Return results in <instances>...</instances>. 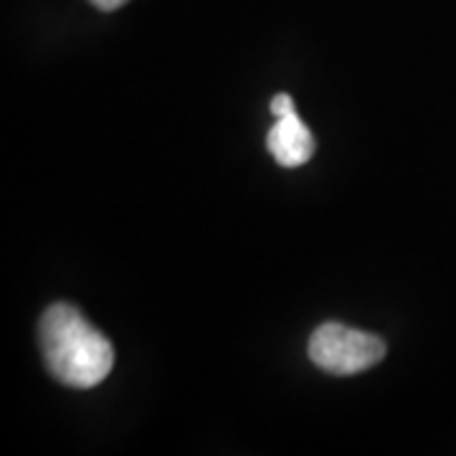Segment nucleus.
I'll list each match as a JSON object with an SVG mask.
<instances>
[{
    "mask_svg": "<svg viewBox=\"0 0 456 456\" xmlns=\"http://www.w3.org/2000/svg\"><path fill=\"white\" fill-rule=\"evenodd\" d=\"M38 342L46 370L64 386L92 388L112 373V342L66 302L51 305L41 314Z\"/></svg>",
    "mask_w": 456,
    "mask_h": 456,
    "instance_id": "obj_1",
    "label": "nucleus"
},
{
    "mask_svg": "<svg viewBox=\"0 0 456 456\" xmlns=\"http://www.w3.org/2000/svg\"><path fill=\"white\" fill-rule=\"evenodd\" d=\"M386 358V342L342 322H325L310 338V360L325 373L355 375Z\"/></svg>",
    "mask_w": 456,
    "mask_h": 456,
    "instance_id": "obj_2",
    "label": "nucleus"
},
{
    "mask_svg": "<svg viewBox=\"0 0 456 456\" xmlns=\"http://www.w3.org/2000/svg\"><path fill=\"white\" fill-rule=\"evenodd\" d=\"M266 147L279 165L299 167L314 155V137L310 127L299 119V114L292 112L277 117V122L266 134Z\"/></svg>",
    "mask_w": 456,
    "mask_h": 456,
    "instance_id": "obj_3",
    "label": "nucleus"
},
{
    "mask_svg": "<svg viewBox=\"0 0 456 456\" xmlns=\"http://www.w3.org/2000/svg\"><path fill=\"white\" fill-rule=\"evenodd\" d=\"M269 110H272L274 117H284V114L297 112V110H294V99L289 97V94H277V97L272 99Z\"/></svg>",
    "mask_w": 456,
    "mask_h": 456,
    "instance_id": "obj_4",
    "label": "nucleus"
},
{
    "mask_svg": "<svg viewBox=\"0 0 456 456\" xmlns=\"http://www.w3.org/2000/svg\"><path fill=\"white\" fill-rule=\"evenodd\" d=\"M97 5L99 11H117L119 5H125L127 0H92Z\"/></svg>",
    "mask_w": 456,
    "mask_h": 456,
    "instance_id": "obj_5",
    "label": "nucleus"
}]
</instances>
